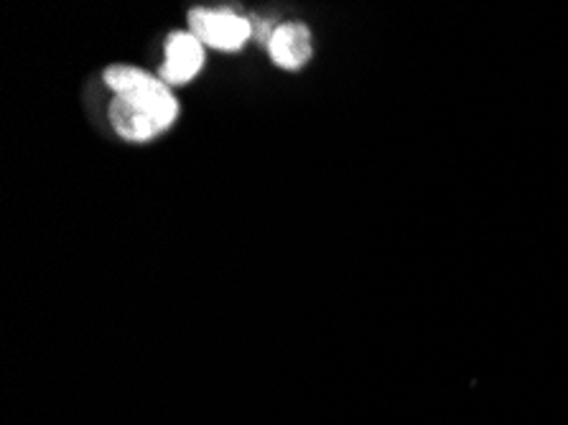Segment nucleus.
Returning <instances> with one entry per match:
<instances>
[{
    "instance_id": "obj_1",
    "label": "nucleus",
    "mask_w": 568,
    "mask_h": 425,
    "mask_svg": "<svg viewBox=\"0 0 568 425\" xmlns=\"http://www.w3.org/2000/svg\"><path fill=\"white\" fill-rule=\"evenodd\" d=\"M105 84L115 94L110 102V125L125 141H151L179 118V100L161 77L115 64L105 69Z\"/></svg>"
},
{
    "instance_id": "obj_2",
    "label": "nucleus",
    "mask_w": 568,
    "mask_h": 425,
    "mask_svg": "<svg viewBox=\"0 0 568 425\" xmlns=\"http://www.w3.org/2000/svg\"><path fill=\"white\" fill-rule=\"evenodd\" d=\"M189 29L204 47L220 51L243 49L253 37V23L232 11H210V8H194L189 13Z\"/></svg>"
},
{
    "instance_id": "obj_3",
    "label": "nucleus",
    "mask_w": 568,
    "mask_h": 425,
    "mask_svg": "<svg viewBox=\"0 0 568 425\" xmlns=\"http://www.w3.org/2000/svg\"><path fill=\"white\" fill-rule=\"evenodd\" d=\"M204 67V43L192 31H174L166 41V59L159 69L163 84L179 87L192 82Z\"/></svg>"
},
{
    "instance_id": "obj_4",
    "label": "nucleus",
    "mask_w": 568,
    "mask_h": 425,
    "mask_svg": "<svg viewBox=\"0 0 568 425\" xmlns=\"http://www.w3.org/2000/svg\"><path fill=\"white\" fill-rule=\"evenodd\" d=\"M268 51L273 64L296 72L312 59V31L304 23H283L271 37Z\"/></svg>"
}]
</instances>
